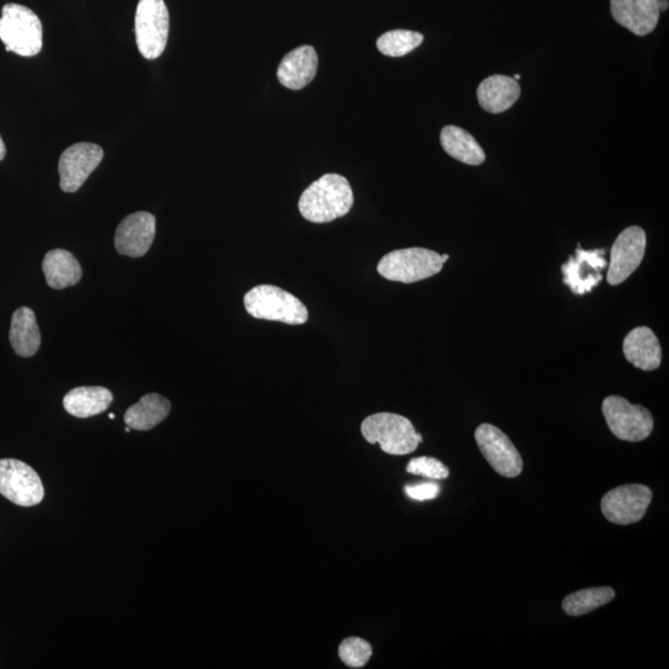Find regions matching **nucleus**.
Masks as SVG:
<instances>
[{
	"label": "nucleus",
	"mask_w": 669,
	"mask_h": 669,
	"mask_svg": "<svg viewBox=\"0 0 669 669\" xmlns=\"http://www.w3.org/2000/svg\"><path fill=\"white\" fill-rule=\"evenodd\" d=\"M319 59L314 48L300 46L283 57L277 76L280 84L289 90H302L315 79Z\"/></svg>",
	"instance_id": "nucleus-16"
},
{
	"label": "nucleus",
	"mask_w": 669,
	"mask_h": 669,
	"mask_svg": "<svg viewBox=\"0 0 669 669\" xmlns=\"http://www.w3.org/2000/svg\"><path fill=\"white\" fill-rule=\"evenodd\" d=\"M0 495L15 505L31 507L44 499L43 482L36 471L23 461L0 460Z\"/></svg>",
	"instance_id": "nucleus-8"
},
{
	"label": "nucleus",
	"mask_w": 669,
	"mask_h": 669,
	"mask_svg": "<svg viewBox=\"0 0 669 669\" xmlns=\"http://www.w3.org/2000/svg\"><path fill=\"white\" fill-rule=\"evenodd\" d=\"M475 439L487 463L497 474L508 479L521 475L523 470L521 454L501 429L491 424H481L476 429Z\"/></svg>",
	"instance_id": "nucleus-10"
},
{
	"label": "nucleus",
	"mask_w": 669,
	"mask_h": 669,
	"mask_svg": "<svg viewBox=\"0 0 669 669\" xmlns=\"http://www.w3.org/2000/svg\"><path fill=\"white\" fill-rule=\"evenodd\" d=\"M103 149L93 143H77L62 153L59 162L60 186L65 193H76L103 159Z\"/></svg>",
	"instance_id": "nucleus-11"
},
{
	"label": "nucleus",
	"mask_w": 669,
	"mask_h": 669,
	"mask_svg": "<svg viewBox=\"0 0 669 669\" xmlns=\"http://www.w3.org/2000/svg\"><path fill=\"white\" fill-rule=\"evenodd\" d=\"M169 10L164 0H139L136 39L144 59L155 60L164 53L169 38Z\"/></svg>",
	"instance_id": "nucleus-6"
},
{
	"label": "nucleus",
	"mask_w": 669,
	"mask_h": 669,
	"mask_svg": "<svg viewBox=\"0 0 669 669\" xmlns=\"http://www.w3.org/2000/svg\"><path fill=\"white\" fill-rule=\"evenodd\" d=\"M9 340L15 354L20 357H31L39 351L41 334L33 310L23 307L15 311L12 326H10Z\"/></svg>",
	"instance_id": "nucleus-21"
},
{
	"label": "nucleus",
	"mask_w": 669,
	"mask_h": 669,
	"mask_svg": "<svg viewBox=\"0 0 669 669\" xmlns=\"http://www.w3.org/2000/svg\"><path fill=\"white\" fill-rule=\"evenodd\" d=\"M442 256L427 248H406L386 254L378 263L377 271L383 278L406 284L432 278L442 271Z\"/></svg>",
	"instance_id": "nucleus-5"
},
{
	"label": "nucleus",
	"mask_w": 669,
	"mask_h": 669,
	"mask_svg": "<svg viewBox=\"0 0 669 669\" xmlns=\"http://www.w3.org/2000/svg\"><path fill=\"white\" fill-rule=\"evenodd\" d=\"M245 307L254 319L280 321L288 325L307 323V307L276 285H258L245 295Z\"/></svg>",
	"instance_id": "nucleus-4"
},
{
	"label": "nucleus",
	"mask_w": 669,
	"mask_h": 669,
	"mask_svg": "<svg viewBox=\"0 0 669 669\" xmlns=\"http://www.w3.org/2000/svg\"><path fill=\"white\" fill-rule=\"evenodd\" d=\"M170 411L169 399L158 393L145 394L138 403L128 408L124 414V423L131 429L147 432L162 423Z\"/></svg>",
	"instance_id": "nucleus-20"
},
{
	"label": "nucleus",
	"mask_w": 669,
	"mask_h": 669,
	"mask_svg": "<svg viewBox=\"0 0 669 669\" xmlns=\"http://www.w3.org/2000/svg\"><path fill=\"white\" fill-rule=\"evenodd\" d=\"M407 471L409 474L424 476L434 480H443L449 476V470L442 461L428 458V456H420V458L409 461Z\"/></svg>",
	"instance_id": "nucleus-27"
},
{
	"label": "nucleus",
	"mask_w": 669,
	"mask_h": 669,
	"mask_svg": "<svg viewBox=\"0 0 669 669\" xmlns=\"http://www.w3.org/2000/svg\"><path fill=\"white\" fill-rule=\"evenodd\" d=\"M615 590L610 586L575 591L563 600L562 608L569 616H582L601 608L615 598Z\"/></svg>",
	"instance_id": "nucleus-24"
},
{
	"label": "nucleus",
	"mask_w": 669,
	"mask_h": 669,
	"mask_svg": "<svg viewBox=\"0 0 669 669\" xmlns=\"http://www.w3.org/2000/svg\"><path fill=\"white\" fill-rule=\"evenodd\" d=\"M5 153H7V148H5L3 139L0 137V162L5 158Z\"/></svg>",
	"instance_id": "nucleus-29"
},
{
	"label": "nucleus",
	"mask_w": 669,
	"mask_h": 669,
	"mask_svg": "<svg viewBox=\"0 0 669 669\" xmlns=\"http://www.w3.org/2000/svg\"><path fill=\"white\" fill-rule=\"evenodd\" d=\"M363 438L370 444H380L390 455H408L417 450L423 442L411 420L394 413H377L363 420Z\"/></svg>",
	"instance_id": "nucleus-2"
},
{
	"label": "nucleus",
	"mask_w": 669,
	"mask_h": 669,
	"mask_svg": "<svg viewBox=\"0 0 669 669\" xmlns=\"http://www.w3.org/2000/svg\"><path fill=\"white\" fill-rule=\"evenodd\" d=\"M606 250L585 251L578 248L575 256L562 266L563 282L574 294L591 292L603 280L601 271L608 267Z\"/></svg>",
	"instance_id": "nucleus-13"
},
{
	"label": "nucleus",
	"mask_w": 669,
	"mask_h": 669,
	"mask_svg": "<svg viewBox=\"0 0 669 669\" xmlns=\"http://www.w3.org/2000/svg\"><path fill=\"white\" fill-rule=\"evenodd\" d=\"M114 418H116V416H114V414H110V419H114Z\"/></svg>",
	"instance_id": "nucleus-34"
},
{
	"label": "nucleus",
	"mask_w": 669,
	"mask_h": 669,
	"mask_svg": "<svg viewBox=\"0 0 669 669\" xmlns=\"http://www.w3.org/2000/svg\"><path fill=\"white\" fill-rule=\"evenodd\" d=\"M668 0H660V4H658V8H660V12H667L668 10Z\"/></svg>",
	"instance_id": "nucleus-30"
},
{
	"label": "nucleus",
	"mask_w": 669,
	"mask_h": 669,
	"mask_svg": "<svg viewBox=\"0 0 669 669\" xmlns=\"http://www.w3.org/2000/svg\"><path fill=\"white\" fill-rule=\"evenodd\" d=\"M520 96V84L510 76L494 75L487 77L477 88V100H479L482 110L494 114L510 110Z\"/></svg>",
	"instance_id": "nucleus-17"
},
{
	"label": "nucleus",
	"mask_w": 669,
	"mask_h": 669,
	"mask_svg": "<svg viewBox=\"0 0 669 669\" xmlns=\"http://www.w3.org/2000/svg\"><path fill=\"white\" fill-rule=\"evenodd\" d=\"M131 430H132V429L129 428V427L126 428V432H127V433L131 432Z\"/></svg>",
	"instance_id": "nucleus-33"
},
{
	"label": "nucleus",
	"mask_w": 669,
	"mask_h": 669,
	"mask_svg": "<svg viewBox=\"0 0 669 669\" xmlns=\"http://www.w3.org/2000/svg\"><path fill=\"white\" fill-rule=\"evenodd\" d=\"M424 36L417 31L392 30L380 36L377 49L381 54L390 57H402L419 48Z\"/></svg>",
	"instance_id": "nucleus-25"
},
{
	"label": "nucleus",
	"mask_w": 669,
	"mask_h": 669,
	"mask_svg": "<svg viewBox=\"0 0 669 669\" xmlns=\"http://www.w3.org/2000/svg\"><path fill=\"white\" fill-rule=\"evenodd\" d=\"M660 0H611V15L621 27L637 36H646L660 20Z\"/></svg>",
	"instance_id": "nucleus-15"
},
{
	"label": "nucleus",
	"mask_w": 669,
	"mask_h": 669,
	"mask_svg": "<svg viewBox=\"0 0 669 669\" xmlns=\"http://www.w3.org/2000/svg\"><path fill=\"white\" fill-rule=\"evenodd\" d=\"M113 394L105 387H77L64 397L65 411L76 418H90L106 412Z\"/></svg>",
	"instance_id": "nucleus-19"
},
{
	"label": "nucleus",
	"mask_w": 669,
	"mask_h": 669,
	"mask_svg": "<svg viewBox=\"0 0 669 669\" xmlns=\"http://www.w3.org/2000/svg\"><path fill=\"white\" fill-rule=\"evenodd\" d=\"M155 217L149 212H136L126 217L117 227L114 245L122 256L139 258L145 256L153 245Z\"/></svg>",
	"instance_id": "nucleus-14"
},
{
	"label": "nucleus",
	"mask_w": 669,
	"mask_h": 669,
	"mask_svg": "<svg viewBox=\"0 0 669 669\" xmlns=\"http://www.w3.org/2000/svg\"><path fill=\"white\" fill-rule=\"evenodd\" d=\"M354 206L349 180L339 174H325L304 191L299 211L305 220L329 223L349 214Z\"/></svg>",
	"instance_id": "nucleus-1"
},
{
	"label": "nucleus",
	"mask_w": 669,
	"mask_h": 669,
	"mask_svg": "<svg viewBox=\"0 0 669 669\" xmlns=\"http://www.w3.org/2000/svg\"><path fill=\"white\" fill-rule=\"evenodd\" d=\"M624 354L627 361L643 371H655L661 366L660 341L655 333L646 326L632 330L625 337Z\"/></svg>",
	"instance_id": "nucleus-18"
},
{
	"label": "nucleus",
	"mask_w": 669,
	"mask_h": 669,
	"mask_svg": "<svg viewBox=\"0 0 669 669\" xmlns=\"http://www.w3.org/2000/svg\"><path fill=\"white\" fill-rule=\"evenodd\" d=\"M513 79H515L516 81H520V80H521V76H520V75H516L515 77H513Z\"/></svg>",
	"instance_id": "nucleus-32"
},
{
	"label": "nucleus",
	"mask_w": 669,
	"mask_h": 669,
	"mask_svg": "<svg viewBox=\"0 0 669 669\" xmlns=\"http://www.w3.org/2000/svg\"><path fill=\"white\" fill-rule=\"evenodd\" d=\"M440 143L451 158L466 165H481L485 162L486 154L476 139L465 129L456 126H446L440 133Z\"/></svg>",
	"instance_id": "nucleus-23"
},
{
	"label": "nucleus",
	"mask_w": 669,
	"mask_h": 669,
	"mask_svg": "<svg viewBox=\"0 0 669 669\" xmlns=\"http://www.w3.org/2000/svg\"><path fill=\"white\" fill-rule=\"evenodd\" d=\"M653 492L645 485H622L610 490L601 500V512L606 520L626 526L640 522L646 515Z\"/></svg>",
	"instance_id": "nucleus-9"
},
{
	"label": "nucleus",
	"mask_w": 669,
	"mask_h": 669,
	"mask_svg": "<svg viewBox=\"0 0 669 669\" xmlns=\"http://www.w3.org/2000/svg\"><path fill=\"white\" fill-rule=\"evenodd\" d=\"M442 259H443V262H444V263H445L446 261H448V259H449L448 254H444V256H442Z\"/></svg>",
	"instance_id": "nucleus-31"
},
{
	"label": "nucleus",
	"mask_w": 669,
	"mask_h": 669,
	"mask_svg": "<svg viewBox=\"0 0 669 669\" xmlns=\"http://www.w3.org/2000/svg\"><path fill=\"white\" fill-rule=\"evenodd\" d=\"M339 656L347 667L362 668L370 661L372 647L370 643L360 639V637H349V639L341 642Z\"/></svg>",
	"instance_id": "nucleus-26"
},
{
	"label": "nucleus",
	"mask_w": 669,
	"mask_h": 669,
	"mask_svg": "<svg viewBox=\"0 0 669 669\" xmlns=\"http://www.w3.org/2000/svg\"><path fill=\"white\" fill-rule=\"evenodd\" d=\"M406 494L413 500L429 501L437 499L440 494V486L434 482H425V484L411 485L406 487Z\"/></svg>",
	"instance_id": "nucleus-28"
},
{
	"label": "nucleus",
	"mask_w": 669,
	"mask_h": 669,
	"mask_svg": "<svg viewBox=\"0 0 669 669\" xmlns=\"http://www.w3.org/2000/svg\"><path fill=\"white\" fill-rule=\"evenodd\" d=\"M43 271L50 288L60 290L72 287L80 282L82 268L74 254L65 250H53L46 253Z\"/></svg>",
	"instance_id": "nucleus-22"
},
{
	"label": "nucleus",
	"mask_w": 669,
	"mask_h": 669,
	"mask_svg": "<svg viewBox=\"0 0 669 669\" xmlns=\"http://www.w3.org/2000/svg\"><path fill=\"white\" fill-rule=\"evenodd\" d=\"M603 413L611 433L625 442L637 443L650 437L655 422L647 408L627 399L610 396L603 403Z\"/></svg>",
	"instance_id": "nucleus-7"
},
{
	"label": "nucleus",
	"mask_w": 669,
	"mask_h": 669,
	"mask_svg": "<svg viewBox=\"0 0 669 669\" xmlns=\"http://www.w3.org/2000/svg\"><path fill=\"white\" fill-rule=\"evenodd\" d=\"M0 40L7 51L33 57L43 49V24L38 15L24 5L5 4L0 18Z\"/></svg>",
	"instance_id": "nucleus-3"
},
{
	"label": "nucleus",
	"mask_w": 669,
	"mask_h": 669,
	"mask_svg": "<svg viewBox=\"0 0 669 669\" xmlns=\"http://www.w3.org/2000/svg\"><path fill=\"white\" fill-rule=\"evenodd\" d=\"M646 233L639 226H631L622 231L611 248L608 264V282L610 285L624 283L640 267L646 252Z\"/></svg>",
	"instance_id": "nucleus-12"
}]
</instances>
